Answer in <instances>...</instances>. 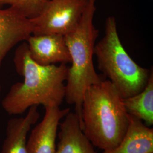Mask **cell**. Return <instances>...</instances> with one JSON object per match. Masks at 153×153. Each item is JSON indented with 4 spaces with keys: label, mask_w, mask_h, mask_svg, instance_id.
Instances as JSON below:
<instances>
[{
    "label": "cell",
    "mask_w": 153,
    "mask_h": 153,
    "mask_svg": "<svg viewBox=\"0 0 153 153\" xmlns=\"http://www.w3.org/2000/svg\"><path fill=\"white\" fill-rule=\"evenodd\" d=\"M14 62L23 81L12 85L2 101L9 115H21L33 105L60 106L65 96L68 67L64 64L43 66L31 58L24 42L16 48Z\"/></svg>",
    "instance_id": "cell-1"
},
{
    "label": "cell",
    "mask_w": 153,
    "mask_h": 153,
    "mask_svg": "<svg viewBox=\"0 0 153 153\" xmlns=\"http://www.w3.org/2000/svg\"><path fill=\"white\" fill-rule=\"evenodd\" d=\"M82 130L94 146L103 150L116 146L129 124L123 98L109 80L93 85L82 102Z\"/></svg>",
    "instance_id": "cell-2"
},
{
    "label": "cell",
    "mask_w": 153,
    "mask_h": 153,
    "mask_svg": "<svg viewBox=\"0 0 153 153\" xmlns=\"http://www.w3.org/2000/svg\"><path fill=\"white\" fill-rule=\"evenodd\" d=\"M95 1L88 0L78 27L64 36L71 64L66 80L65 99L68 104L74 105L81 126L85 93L89 87L103 80L95 71L93 62L95 42L99 36V30L94 25Z\"/></svg>",
    "instance_id": "cell-3"
},
{
    "label": "cell",
    "mask_w": 153,
    "mask_h": 153,
    "mask_svg": "<svg viewBox=\"0 0 153 153\" xmlns=\"http://www.w3.org/2000/svg\"><path fill=\"white\" fill-rule=\"evenodd\" d=\"M98 67L114 86L123 99L137 94L148 83L151 69L138 65L128 55L121 42L115 17L105 22L104 35L95 45Z\"/></svg>",
    "instance_id": "cell-4"
},
{
    "label": "cell",
    "mask_w": 153,
    "mask_h": 153,
    "mask_svg": "<svg viewBox=\"0 0 153 153\" xmlns=\"http://www.w3.org/2000/svg\"><path fill=\"white\" fill-rule=\"evenodd\" d=\"M88 0H50L38 16L31 19L33 34L65 36L78 27Z\"/></svg>",
    "instance_id": "cell-5"
},
{
    "label": "cell",
    "mask_w": 153,
    "mask_h": 153,
    "mask_svg": "<svg viewBox=\"0 0 153 153\" xmlns=\"http://www.w3.org/2000/svg\"><path fill=\"white\" fill-rule=\"evenodd\" d=\"M44 117L35 126L27 140V153H55L57 131L60 121L70 108L59 106L44 107Z\"/></svg>",
    "instance_id": "cell-6"
},
{
    "label": "cell",
    "mask_w": 153,
    "mask_h": 153,
    "mask_svg": "<svg viewBox=\"0 0 153 153\" xmlns=\"http://www.w3.org/2000/svg\"><path fill=\"white\" fill-rule=\"evenodd\" d=\"M26 42L31 58L39 65L48 66L71 62L64 35L56 33L32 34Z\"/></svg>",
    "instance_id": "cell-7"
},
{
    "label": "cell",
    "mask_w": 153,
    "mask_h": 153,
    "mask_svg": "<svg viewBox=\"0 0 153 153\" xmlns=\"http://www.w3.org/2000/svg\"><path fill=\"white\" fill-rule=\"evenodd\" d=\"M31 19L11 7L0 8V69L7 54L33 33Z\"/></svg>",
    "instance_id": "cell-8"
},
{
    "label": "cell",
    "mask_w": 153,
    "mask_h": 153,
    "mask_svg": "<svg viewBox=\"0 0 153 153\" xmlns=\"http://www.w3.org/2000/svg\"><path fill=\"white\" fill-rule=\"evenodd\" d=\"M63 119L55 153H97L82 130L78 115L70 111Z\"/></svg>",
    "instance_id": "cell-9"
},
{
    "label": "cell",
    "mask_w": 153,
    "mask_h": 153,
    "mask_svg": "<svg viewBox=\"0 0 153 153\" xmlns=\"http://www.w3.org/2000/svg\"><path fill=\"white\" fill-rule=\"evenodd\" d=\"M103 153H153V129L129 115V126L120 142Z\"/></svg>",
    "instance_id": "cell-10"
},
{
    "label": "cell",
    "mask_w": 153,
    "mask_h": 153,
    "mask_svg": "<svg viewBox=\"0 0 153 153\" xmlns=\"http://www.w3.org/2000/svg\"><path fill=\"white\" fill-rule=\"evenodd\" d=\"M38 107H31L25 117L11 118L7 121L1 153H27L28 133L40 117Z\"/></svg>",
    "instance_id": "cell-11"
},
{
    "label": "cell",
    "mask_w": 153,
    "mask_h": 153,
    "mask_svg": "<svg viewBox=\"0 0 153 153\" xmlns=\"http://www.w3.org/2000/svg\"><path fill=\"white\" fill-rule=\"evenodd\" d=\"M126 112L142 121L146 126L153 125V70L151 69L148 83L140 93L123 99Z\"/></svg>",
    "instance_id": "cell-12"
},
{
    "label": "cell",
    "mask_w": 153,
    "mask_h": 153,
    "mask_svg": "<svg viewBox=\"0 0 153 153\" xmlns=\"http://www.w3.org/2000/svg\"><path fill=\"white\" fill-rule=\"evenodd\" d=\"M50 0H0V8L9 6L28 19L38 16Z\"/></svg>",
    "instance_id": "cell-13"
},
{
    "label": "cell",
    "mask_w": 153,
    "mask_h": 153,
    "mask_svg": "<svg viewBox=\"0 0 153 153\" xmlns=\"http://www.w3.org/2000/svg\"><path fill=\"white\" fill-rule=\"evenodd\" d=\"M1 91H2V88H1V86L0 85V97H1Z\"/></svg>",
    "instance_id": "cell-14"
}]
</instances>
